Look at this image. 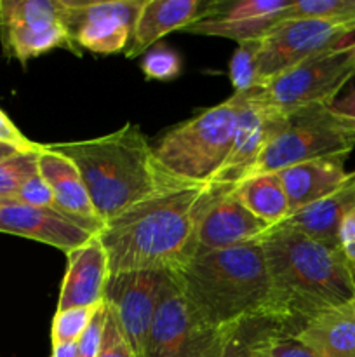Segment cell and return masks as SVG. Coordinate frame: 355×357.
<instances>
[{
    "label": "cell",
    "instance_id": "f546056e",
    "mask_svg": "<svg viewBox=\"0 0 355 357\" xmlns=\"http://www.w3.org/2000/svg\"><path fill=\"white\" fill-rule=\"evenodd\" d=\"M265 357H319L296 335L285 333L281 326L271 331L265 344Z\"/></svg>",
    "mask_w": 355,
    "mask_h": 357
},
{
    "label": "cell",
    "instance_id": "d590c367",
    "mask_svg": "<svg viewBox=\"0 0 355 357\" xmlns=\"http://www.w3.org/2000/svg\"><path fill=\"white\" fill-rule=\"evenodd\" d=\"M52 357H77L75 344L52 345Z\"/></svg>",
    "mask_w": 355,
    "mask_h": 357
},
{
    "label": "cell",
    "instance_id": "9a60e30c",
    "mask_svg": "<svg viewBox=\"0 0 355 357\" xmlns=\"http://www.w3.org/2000/svg\"><path fill=\"white\" fill-rule=\"evenodd\" d=\"M233 190L216 199L202 216L197 229L195 255L258 243L271 229L268 223L254 216Z\"/></svg>",
    "mask_w": 355,
    "mask_h": 357
},
{
    "label": "cell",
    "instance_id": "7a4b0ae2",
    "mask_svg": "<svg viewBox=\"0 0 355 357\" xmlns=\"http://www.w3.org/2000/svg\"><path fill=\"white\" fill-rule=\"evenodd\" d=\"M275 296V314L285 333L324 310L355 302L350 264L329 246L292 227H271L260 239Z\"/></svg>",
    "mask_w": 355,
    "mask_h": 357
},
{
    "label": "cell",
    "instance_id": "9c48e42d",
    "mask_svg": "<svg viewBox=\"0 0 355 357\" xmlns=\"http://www.w3.org/2000/svg\"><path fill=\"white\" fill-rule=\"evenodd\" d=\"M355 33V24L324 17H287L282 20L261 38L258 56V86L313 54L338 47Z\"/></svg>",
    "mask_w": 355,
    "mask_h": 357
},
{
    "label": "cell",
    "instance_id": "ba28073f",
    "mask_svg": "<svg viewBox=\"0 0 355 357\" xmlns=\"http://www.w3.org/2000/svg\"><path fill=\"white\" fill-rule=\"evenodd\" d=\"M233 330L209 324L167 271L150 326L146 357H221Z\"/></svg>",
    "mask_w": 355,
    "mask_h": 357
},
{
    "label": "cell",
    "instance_id": "8fae6325",
    "mask_svg": "<svg viewBox=\"0 0 355 357\" xmlns=\"http://www.w3.org/2000/svg\"><path fill=\"white\" fill-rule=\"evenodd\" d=\"M143 0H65V26L75 45L96 54L124 52Z\"/></svg>",
    "mask_w": 355,
    "mask_h": 357
},
{
    "label": "cell",
    "instance_id": "f1b7e54d",
    "mask_svg": "<svg viewBox=\"0 0 355 357\" xmlns=\"http://www.w3.org/2000/svg\"><path fill=\"white\" fill-rule=\"evenodd\" d=\"M143 73L148 79L169 80L181 72V59L178 52L166 45H157L148 49L143 58Z\"/></svg>",
    "mask_w": 355,
    "mask_h": 357
},
{
    "label": "cell",
    "instance_id": "83f0119b",
    "mask_svg": "<svg viewBox=\"0 0 355 357\" xmlns=\"http://www.w3.org/2000/svg\"><path fill=\"white\" fill-rule=\"evenodd\" d=\"M292 3V0H242L235 3H218L209 17H221L230 21H254L261 17L281 14Z\"/></svg>",
    "mask_w": 355,
    "mask_h": 357
},
{
    "label": "cell",
    "instance_id": "e575fe53",
    "mask_svg": "<svg viewBox=\"0 0 355 357\" xmlns=\"http://www.w3.org/2000/svg\"><path fill=\"white\" fill-rule=\"evenodd\" d=\"M338 246L350 265H355V208L348 213L338 230Z\"/></svg>",
    "mask_w": 355,
    "mask_h": 357
},
{
    "label": "cell",
    "instance_id": "277c9868",
    "mask_svg": "<svg viewBox=\"0 0 355 357\" xmlns=\"http://www.w3.org/2000/svg\"><path fill=\"white\" fill-rule=\"evenodd\" d=\"M169 272L212 326L230 330L256 317L277 321L274 288L260 241L197 253Z\"/></svg>",
    "mask_w": 355,
    "mask_h": 357
},
{
    "label": "cell",
    "instance_id": "ac0fdd59",
    "mask_svg": "<svg viewBox=\"0 0 355 357\" xmlns=\"http://www.w3.org/2000/svg\"><path fill=\"white\" fill-rule=\"evenodd\" d=\"M38 173L52 190L59 211L87 225L96 234L101 232L104 223L97 218L80 171L68 157L52 150L49 145H42L38 153Z\"/></svg>",
    "mask_w": 355,
    "mask_h": 357
},
{
    "label": "cell",
    "instance_id": "5bb4252c",
    "mask_svg": "<svg viewBox=\"0 0 355 357\" xmlns=\"http://www.w3.org/2000/svg\"><path fill=\"white\" fill-rule=\"evenodd\" d=\"M0 232L49 244L65 255L97 236L59 209L33 208L16 199H0Z\"/></svg>",
    "mask_w": 355,
    "mask_h": 357
},
{
    "label": "cell",
    "instance_id": "52a82bcc",
    "mask_svg": "<svg viewBox=\"0 0 355 357\" xmlns=\"http://www.w3.org/2000/svg\"><path fill=\"white\" fill-rule=\"evenodd\" d=\"M355 77V40L303 59L287 72L251 89L277 112L308 105H334V98Z\"/></svg>",
    "mask_w": 355,
    "mask_h": 357
},
{
    "label": "cell",
    "instance_id": "f35d334b",
    "mask_svg": "<svg viewBox=\"0 0 355 357\" xmlns=\"http://www.w3.org/2000/svg\"><path fill=\"white\" fill-rule=\"evenodd\" d=\"M350 274H352V282H354V288H355V265H350Z\"/></svg>",
    "mask_w": 355,
    "mask_h": 357
},
{
    "label": "cell",
    "instance_id": "603a6c76",
    "mask_svg": "<svg viewBox=\"0 0 355 357\" xmlns=\"http://www.w3.org/2000/svg\"><path fill=\"white\" fill-rule=\"evenodd\" d=\"M281 324L268 317H256L237 324L221 357H265V344ZM282 328V326H281Z\"/></svg>",
    "mask_w": 355,
    "mask_h": 357
},
{
    "label": "cell",
    "instance_id": "44dd1931",
    "mask_svg": "<svg viewBox=\"0 0 355 357\" xmlns=\"http://www.w3.org/2000/svg\"><path fill=\"white\" fill-rule=\"evenodd\" d=\"M296 337L319 357H355V302L317 314Z\"/></svg>",
    "mask_w": 355,
    "mask_h": 357
},
{
    "label": "cell",
    "instance_id": "d4e9b609",
    "mask_svg": "<svg viewBox=\"0 0 355 357\" xmlns=\"http://www.w3.org/2000/svg\"><path fill=\"white\" fill-rule=\"evenodd\" d=\"M260 40L240 42L239 47L230 59L228 73L233 93H247L258 86V56H260Z\"/></svg>",
    "mask_w": 355,
    "mask_h": 357
},
{
    "label": "cell",
    "instance_id": "8d00e7d4",
    "mask_svg": "<svg viewBox=\"0 0 355 357\" xmlns=\"http://www.w3.org/2000/svg\"><path fill=\"white\" fill-rule=\"evenodd\" d=\"M338 108H341V110L347 112V114L355 115V91L354 93L348 94V96L345 98L340 105H338Z\"/></svg>",
    "mask_w": 355,
    "mask_h": 357
},
{
    "label": "cell",
    "instance_id": "30bf717a",
    "mask_svg": "<svg viewBox=\"0 0 355 357\" xmlns=\"http://www.w3.org/2000/svg\"><path fill=\"white\" fill-rule=\"evenodd\" d=\"M65 0H2L0 42L7 58L24 63L56 47L75 51L65 26Z\"/></svg>",
    "mask_w": 355,
    "mask_h": 357
},
{
    "label": "cell",
    "instance_id": "d6a6232c",
    "mask_svg": "<svg viewBox=\"0 0 355 357\" xmlns=\"http://www.w3.org/2000/svg\"><path fill=\"white\" fill-rule=\"evenodd\" d=\"M14 199L26 206H33V208H56L52 190L49 188V185L45 183L44 178L40 176V173L33 174L30 180L24 181L23 187L17 190L16 197Z\"/></svg>",
    "mask_w": 355,
    "mask_h": 357
},
{
    "label": "cell",
    "instance_id": "2e32d148",
    "mask_svg": "<svg viewBox=\"0 0 355 357\" xmlns=\"http://www.w3.org/2000/svg\"><path fill=\"white\" fill-rule=\"evenodd\" d=\"M219 2L207 0H143L131 40L125 47V58L143 54L164 35L174 30H187L191 24L214 13Z\"/></svg>",
    "mask_w": 355,
    "mask_h": 357
},
{
    "label": "cell",
    "instance_id": "3957f363",
    "mask_svg": "<svg viewBox=\"0 0 355 357\" xmlns=\"http://www.w3.org/2000/svg\"><path fill=\"white\" fill-rule=\"evenodd\" d=\"M49 146L75 164L103 223L145 199L187 185L160 166L148 139L134 124L100 138Z\"/></svg>",
    "mask_w": 355,
    "mask_h": 357
},
{
    "label": "cell",
    "instance_id": "d6986e66",
    "mask_svg": "<svg viewBox=\"0 0 355 357\" xmlns=\"http://www.w3.org/2000/svg\"><path fill=\"white\" fill-rule=\"evenodd\" d=\"M348 155H331L322 159L306 160L278 171L285 195L289 201L291 215L299 209L313 204L319 199L340 187L348 176L345 169Z\"/></svg>",
    "mask_w": 355,
    "mask_h": 357
},
{
    "label": "cell",
    "instance_id": "ffe728a7",
    "mask_svg": "<svg viewBox=\"0 0 355 357\" xmlns=\"http://www.w3.org/2000/svg\"><path fill=\"white\" fill-rule=\"evenodd\" d=\"M355 208V171L326 197L289 216L284 225L306 234L329 246H338V230L345 216ZM340 248V246H338Z\"/></svg>",
    "mask_w": 355,
    "mask_h": 357
},
{
    "label": "cell",
    "instance_id": "6da1fadb",
    "mask_svg": "<svg viewBox=\"0 0 355 357\" xmlns=\"http://www.w3.org/2000/svg\"><path fill=\"white\" fill-rule=\"evenodd\" d=\"M232 185H180L108 220L97 234L110 274L173 271L195 255L197 229L209 206Z\"/></svg>",
    "mask_w": 355,
    "mask_h": 357
},
{
    "label": "cell",
    "instance_id": "e0dca14e",
    "mask_svg": "<svg viewBox=\"0 0 355 357\" xmlns=\"http://www.w3.org/2000/svg\"><path fill=\"white\" fill-rule=\"evenodd\" d=\"M66 258L68 268L61 282L58 310L101 305L110 279V265L100 237L94 236L86 244L70 251Z\"/></svg>",
    "mask_w": 355,
    "mask_h": 357
},
{
    "label": "cell",
    "instance_id": "4fadbf2b",
    "mask_svg": "<svg viewBox=\"0 0 355 357\" xmlns=\"http://www.w3.org/2000/svg\"><path fill=\"white\" fill-rule=\"evenodd\" d=\"M235 94L239 96L235 138L225 164L212 180V183L232 187L253 174L258 160L263 155L282 121V112L258 100L253 91Z\"/></svg>",
    "mask_w": 355,
    "mask_h": 357
},
{
    "label": "cell",
    "instance_id": "484cf974",
    "mask_svg": "<svg viewBox=\"0 0 355 357\" xmlns=\"http://www.w3.org/2000/svg\"><path fill=\"white\" fill-rule=\"evenodd\" d=\"M287 17H324L355 24V0H292Z\"/></svg>",
    "mask_w": 355,
    "mask_h": 357
},
{
    "label": "cell",
    "instance_id": "7402d4cb",
    "mask_svg": "<svg viewBox=\"0 0 355 357\" xmlns=\"http://www.w3.org/2000/svg\"><path fill=\"white\" fill-rule=\"evenodd\" d=\"M239 201L270 227L284 223L291 216L287 195L277 173H258L235 185Z\"/></svg>",
    "mask_w": 355,
    "mask_h": 357
},
{
    "label": "cell",
    "instance_id": "8992f818",
    "mask_svg": "<svg viewBox=\"0 0 355 357\" xmlns=\"http://www.w3.org/2000/svg\"><path fill=\"white\" fill-rule=\"evenodd\" d=\"M354 149L355 115L347 114L338 105H308L282 114L277 132L253 174L278 173L294 164L322 157L350 155Z\"/></svg>",
    "mask_w": 355,
    "mask_h": 357
},
{
    "label": "cell",
    "instance_id": "4dcf8cb0",
    "mask_svg": "<svg viewBox=\"0 0 355 357\" xmlns=\"http://www.w3.org/2000/svg\"><path fill=\"white\" fill-rule=\"evenodd\" d=\"M97 357H136L129 342L122 335L111 310L106 307V321L103 328V340Z\"/></svg>",
    "mask_w": 355,
    "mask_h": 357
},
{
    "label": "cell",
    "instance_id": "4316f807",
    "mask_svg": "<svg viewBox=\"0 0 355 357\" xmlns=\"http://www.w3.org/2000/svg\"><path fill=\"white\" fill-rule=\"evenodd\" d=\"M97 307H72V309L56 310L51 326L52 345L77 344L89 326Z\"/></svg>",
    "mask_w": 355,
    "mask_h": 357
},
{
    "label": "cell",
    "instance_id": "5b68a950",
    "mask_svg": "<svg viewBox=\"0 0 355 357\" xmlns=\"http://www.w3.org/2000/svg\"><path fill=\"white\" fill-rule=\"evenodd\" d=\"M239 96L207 108L164 136L153 149L160 166L181 183L207 185L225 164L237 129Z\"/></svg>",
    "mask_w": 355,
    "mask_h": 357
},
{
    "label": "cell",
    "instance_id": "7c38bea8",
    "mask_svg": "<svg viewBox=\"0 0 355 357\" xmlns=\"http://www.w3.org/2000/svg\"><path fill=\"white\" fill-rule=\"evenodd\" d=\"M166 275L167 271H132L110 274L106 282L103 302L136 357H146L150 326Z\"/></svg>",
    "mask_w": 355,
    "mask_h": 357
},
{
    "label": "cell",
    "instance_id": "836d02e7",
    "mask_svg": "<svg viewBox=\"0 0 355 357\" xmlns=\"http://www.w3.org/2000/svg\"><path fill=\"white\" fill-rule=\"evenodd\" d=\"M0 143L16 146V149L24 150V152L38 149V143L28 139L26 136L17 129V126L7 117V114L2 110V108H0Z\"/></svg>",
    "mask_w": 355,
    "mask_h": 357
},
{
    "label": "cell",
    "instance_id": "cb8c5ba5",
    "mask_svg": "<svg viewBox=\"0 0 355 357\" xmlns=\"http://www.w3.org/2000/svg\"><path fill=\"white\" fill-rule=\"evenodd\" d=\"M38 149L19 152L0 160V199H14L26 180L38 173Z\"/></svg>",
    "mask_w": 355,
    "mask_h": 357
},
{
    "label": "cell",
    "instance_id": "74e56055",
    "mask_svg": "<svg viewBox=\"0 0 355 357\" xmlns=\"http://www.w3.org/2000/svg\"><path fill=\"white\" fill-rule=\"evenodd\" d=\"M19 152H24V150L16 149V146L6 145V143H0V160L7 159V157H10V155H16V153H19Z\"/></svg>",
    "mask_w": 355,
    "mask_h": 357
},
{
    "label": "cell",
    "instance_id": "1f68e13d",
    "mask_svg": "<svg viewBox=\"0 0 355 357\" xmlns=\"http://www.w3.org/2000/svg\"><path fill=\"white\" fill-rule=\"evenodd\" d=\"M106 321V305L104 302L94 312L89 326L84 331L82 337L77 342V357H97L103 340V328Z\"/></svg>",
    "mask_w": 355,
    "mask_h": 357
}]
</instances>
